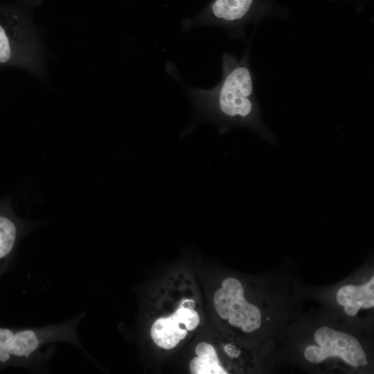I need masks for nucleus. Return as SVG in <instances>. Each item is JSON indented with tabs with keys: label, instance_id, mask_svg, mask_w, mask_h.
<instances>
[{
	"label": "nucleus",
	"instance_id": "f257e3e1",
	"mask_svg": "<svg viewBox=\"0 0 374 374\" xmlns=\"http://www.w3.org/2000/svg\"><path fill=\"white\" fill-rule=\"evenodd\" d=\"M222 69V78L213 88H188L197 115L216 125L220 133L241 127L274 143L275 136L261 117L249 64V53L245 52L240 60L231 53H224Z\"/></svg>",
	"mask_w": 374,
	"mask_h": 374
},
{
	"label": "nucleus",
	"instance_id": "f03ea898",
	"mask_svg": "<svg viewBox=\"0 0 374 374\" xmlns=\"http://www.w3.org/2000/svg\"><path fill=\"white\" fill-rule=\"evenodd\" d=\"M84 314H80L65 322L42 327L26 328L17 330L0 328V364L15 362L30 371L42 369L53 355L57 342L71 344L87 357L77 334L78 325Z\"/></svg>",
	"mask_w": 374,
	"mask_h": 374
},
{
	"label": "nucleus",
	"instance_id": "7ed1b4c3",
	"mask_svg": "<svg viewBox=\"0 0 374 374\" xmlns=\"http://www.w3.org/2000/svg\"><path fill=\"white\" fill-rule=\"evenodd\" d=\"M213 302L220 317L231 326L241 328L244 332L260 328V311L246 301L243 287L236 278L229 277L222 281V287L214 294Z\"/></svg>",
	"mask_w": 374,
	"mask_h": 374
},
{
	"label": "nucleus",
	"instance_id": "20e7f679",
	"mask_svg": "<svg viewBox=\"0 0 374 374\" xmlns=\"http://www.w3.org/2000/svg\"><path fill=\"white\" fill-rule=\"evenodd\" d=\"M318 346H308L304 352L309 362L318 364L330 357H339L353 366L368 364L365 352L358 340L346 332L323 326L314 332Z\"/></svg>",
	"mask_w": 374,
	"mask_h": 374
},
{
	"label": "nucleus",
	"instance_id": "39448f33",
	"mask_svg": "<svg viewBox=\"0 0 374 374\" xmlns=\"http://www.w3.org/2000/svg\"><path fill=\"white\" fill-rule=\"evenodd\" d=\"M199 323V317L195 310L180 306L171 316L157 319L151 327L150 336L160 348L172 349L186 337L188 331L194 330Z\"/></svg>",
	"mask_w": 374,
	"mask_h": 374
},
{
	"label": "nucleus",
	"instance_id": "423d86ee",
	"mask_svg": "<svg viewBox=\"0 0 374 374\" xmlns=\"http://www.w3.org/2000/svg\"><path fill=\"white\" fill-rule=\"evenodd\" d=\"M34 225L18 217L13 212L10 199L0 201V275L12 258L20 239Z\"/></svg>",
	"mask_w": 374,
	"mask_h": 374
},
{
	"label": "nucleus",
	"instance_id": "0eeeda50",
	"mask_svg": "<svg viewBox=\"0 0 374 374\" xmlns=\"http://www.w3.org/2000/svg\"><path fill=\"white\" fill-rule=\"evenodd\" d=\"M337 301L344 306L345 312L355 316L360 308L374 306V278L362 285H348L340 288L337 294Z\"/></svg>",
	"mask_w": 374,
	"mask_h": 374
},
{
	"label": "nucleus",
	"instance_id": "6e6552de",
	"mask_svg": "<svg viewBox=\"0 0 374 374\" xmlns=\"http://www.w3.org/2000/svg\"><path fill=\"white\" fill-rule=\"evenodd\" d=\"M197 356L190 362L189 370L192 374H227L222 366L213 346L200 342L195 347Z\"/></svg>",
	"mask_w": 374,
	"mask_h": 374
},
{
	"label": "nucleus",
	"instance_id": "1a4fd4ad",
	"mask_svg": "<svg viewBox=\"0 0 374 374\" xmlns=\"http://www.w3.org/2000/svg\"><path fill=\"white\" fill-rule=\"evenodd\" d=\"M14 46L10 35L0 24V63H6L13 57L15 51Z\"/></svg>",
	"mask_w": 374,
	"mask_h": 374
},
{
	"label": "nucleus",
	"instance_id": "9d476101",
	"mask_svg": "<svg viewBox=\"0 0 374 374\" xmlns=\"http://www.w3.org/2000/svg\"><path fill=\"white\" fill-rule=\"evenodd\" d=\"M224 352L231 357L236 358L240 355V350L235 348L231 344H226L224 346Z\"/></svg>",
	"mask_w": 374,
	"mask_h": 374
}]
</instances>
